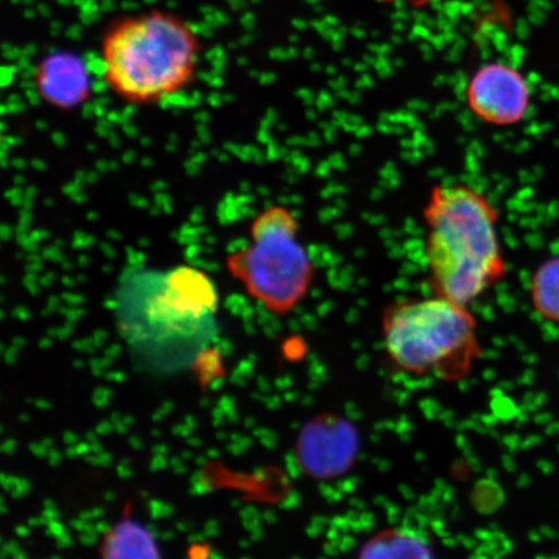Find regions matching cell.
Segmentation results:
<instances>
[{"label":"cell","mask_w":559,"mask_h":559,"mask_svg":"<svg viewBox=\"0 0 559 559\" xmlns=\"http://www.w3.org/2000/svg\"><path fill=\"white\" fill-rule=\"evenodd\" d=\"M218 295L198 269L142 271L126 277L117 295V324L136 362L175 373L198 361L216 331Z\"/></svg>","instance_id":"6da1fadb"},{"label":"cell","mask_w":559,"mask_h":559,"mask_svg":"<svg viewBox=\"0 0 559 559\" xmlns=\"http://www.w3.org/2000/svg\"><path fill=\"white\" fill-rule=\"evenodd\" d=\"M499 212L465 183L437 185L424 206L425 261L435 295L471 306L507 274Z\"/></svg>","instance_id":"7a4b0ae2"},{"label":"cell","mask_w":559,"mask_h":559,"mask_svg":"<svg viewBox=\"0 0 559 559\" xmlns=\"http://www.w3.org/2000/svg\"><path fill=\"white\" fill-rule=\"evenodd\" d=\"M201 53L199 32L177 13H134L111 21L103 34V80L118 99L145 107L190 86Z\"/></svg>","instance_id":"3957f363"},{"label":"cell","mask_w":559,"mask_h":559,"mask_svg":"<svg viewBox=\"0 0 559 559\" xmlns=\"http://www.w3.org/2000/svg\"><path fill=\"white\" fill-rule=\"evenodd\" d=\"M382 332L391 361L412 376L457 382L471 374L481 355L469 306L437 295L389 306Z\"/></svg>","instance_id":"277c9868"},{"label":"cell","mask_w":559,"mask_h":559,"mask_svg":"<svg viewBox=\"0 0 559 559\" xmlns=\"http://www.w3.org/2000/svg\"><path fill=\"white\" fill-rule=\"evenodd\" d=\"M299 225L289 209H265L251 226V243L230 255L228 269L265 309L285 314L309 293L314 265L298 239Z\"/></svg>","instance_id":"5b68a950"},{"label":"cell","mask_w":559,"mask_h":559,"mask_svg":"<svg viewBox=\"0 0 559 559\" xmlns=\"http://www.w3.org/2000/svg\"><path fill=\"white\" fill-rule=\"evenodd\" d=\"M466 104L479 120L492 126H513L527 115L531 90L519 69L488 62L467 83Z\"/></svg>","instance_id":"8992f818"},{"label":"cell","mask_w":559,"mask_h":559,"mask_svg":"<svg viewBox=\"0 0 559 559\" xmlns=\"http://www.w3.org/2000/svg\"><path fill=\"white\" fill-rule=\"evenodd\" d=\"M35 73L39 95L53 107L75 108L85 103L90 95L85 66L75 55H50L40 62Z\"/></svg>","instance_id":"52a82bcc"},{"label":"cell","mask_w":559,"mask_h":559,"mask_svg":"<svg viewBox=\"0 0 559 559\" xmlns=\"http://www.w3.org/2000/svg\"><path fill=\"white\" fill-rule=\"evenodd\" d=\"M435 556L430 537L412 527L384 530L362 545V558H429Z\"/></svg>","instance_id":"ba28073f"},{"label":"cell","mask_w":559,"mask_h":559,"mask_svg":"<svg viewBox=\"0 0 559 559\" xmlns=\"http://www.w3.org/2000/svg\"><path fill=\"white\" fill-rule=\"evenodd\" d=\"M129 509L105 535L100 548L104 558H158L160 557L155 537L143 524L131 520Z\"/></svg>","instance_id":"9c48e42d"},{"label":"cell","mask_w":559,"mask_h":559,"mask_svg":"<svg viewBox=\"0 0 559 559\" xmlns=\"http://www.w3.org/2000/svg\"><path fill=\"white\" fill-rule=\"evenodd\" d=\"M531 298L537 313L559 323V257L544 262L531 282Z\"/></svg>","instance_id":"30bf717a"},{"label":"cell","mask_w":559,"mask_h":559,"mask_svg":"<svg viewBox=\"0 0 559 559\" xmlns=\"http://www.w3.org/2000/svg\"><path fill=\"white\" fill-rule=\"evenodd\" d=\"M414 2H423V3H426V2H429V0H414Z\"/></svg>","instance_id":"8fae6325"}]
</instances>
